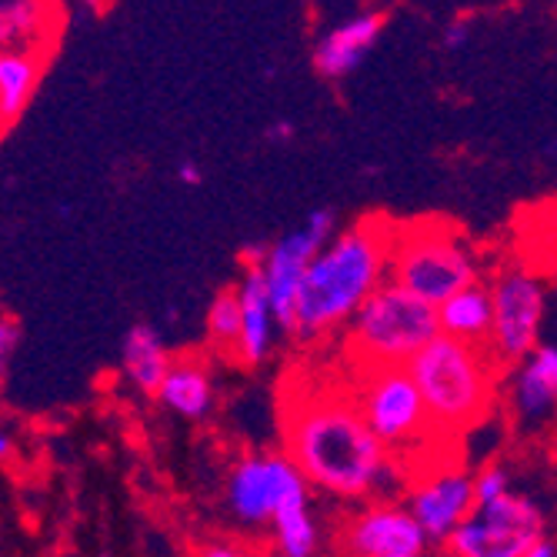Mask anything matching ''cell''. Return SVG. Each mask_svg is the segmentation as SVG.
Returning a JSON list of instances; mask_svg holds the SVG:
<instances>
[{
  "label": "cell",
  "instance_id": "obj_24",
  "mask_svg": "<svg viewBox=\"0 0 557 557\" xmlns=\"http://www.w3.org/2000/svg\"><path fill=\"white\" fill-rule=\"evenodd\" d=\"M17 344H21V324L8 311H0V381H4L11 371Z\"/></svg>",
  "mask_w": 557,
  "mask_h": 557
},
{
  "label": "cell",
  "instance_id": "obj_34",
  "mask_svg": "<svg viewBox=\"0 0 557 557\" xmlns=\"http://www.w3.org/2000/svg\"><path fill=\"white\" fill-rule=\"evenodd\" d=\"M97 557H111V554H97Z\"/></svg>",
  "mask_w": 557,
  "mask_h": 557
},
{
  "label": "cell",
  "instance_id": "obj_19",
  "mask_svg": "<svg viewBox=\"0 0 557 557\" xmlns=\"http://www.w3.org/2000/svg\"><path fill=\"white\" fill-rule=\"evenodd\" d=\"M264 534L271 557H324L327 531L311 508V494L290 500Z\"/></svg>",
  "mask_w": 557,
  "mask_h": 557
},
{
  "label": "cell",
  "instance_id": "obj_21",
  "mask_svg": "<svg viewBox=\"0 0 557 557\" xmlns=\"http://www.w3.org/2000/svg\"><path fill=\"white\" fill-rule=\"evenodd\" d=\"M44 67L47 58L34 50H0V134L11 131L27 111Z\"/></svg>",
  "mask_w": 557,
  "mask_h": 557
},
{
  "label": "cell",
  "instance_id": "obj_5",
  "mask_svg": "<svg viewBox=\"0 0 557 557\" xmlns=\"http://www.w3.org/2000/svg\"><path fill=\"white\" fill-rule=\"evenodd\" d=\"M437 334L434 304L387 281L344 327V354L354 368H408Z\"/></svg>",
  "mask_w": 557,
  "mask_h": 557
},
{
  "label": "cell",
  "instance_id": "obj_35",
  "mask_svg": "<svg viewBox=\"0 0 557 557\" xmlns=\"http://www.w3.org/2000/svg\"><path fill=\"white\" fill-rule=\"evenodd\" d=\"M554 541H557V534H554Z\"/></svg>",
  "mask_w": 557,
  "mask_h": 557
},
{
  "label": "cell",
  "instance_id": "obj_6",
  "mask_svg": "<svg viewBox=\"0 0 557 557\" xmlns=\"http://www.w3.org/2000/svg\"><path fill=\"white\" fill-rule=\"evenodd\" d=\"M337 214L321 208L311 211L297 227H290L287 234H281L271 244H250L244 247V264L258 268L264 290L274 304V314L284 334L294 337V321H297V297H300V284L308 277V268L314 264V258L327 247V240L337 234Z\"/></svg>",
  "mask_w": 557,
  "mask_h": 557
},
{
  "label": "cell",
  "instance_id": "obj_13",
  "mask_svg": "<svg viewBox=\"0 0 557 557\" xmlns=\"http://www.w3.org/2000/svg\"><path fill=\"white\" fill-rule=\"evenodd\" d=\"M500 397L521 428H537L557 414V344L541 341L524 361L508 368L500 381Z\"/></svg>",
  "mask_w": 557,
  "mask_h": 557
},
{
  "label": "cell",
  "instance_id": "obj_18",
  "mask_svg": "<svg viewBox=\"0 0 557 557\" xmlns=\"http://www.w3.org/2000/svg\"><path fill=\"white\" fill-rule=\"evenodd\" d=\"M174 364L164 334L154 324H134L121 344V374L140 394H158L161 381Z\"/></svg>",
  "mask_w": 557,
  "mask_h": 557
},
{
  "label": "cell",
  "instance_id": "obj_31",
  "mask_svg": "<svg viewBox=\"0 0 557 557\" xmlns=\"http://www.w3.org/2000/svg\"><path fill=\"white\" fill-rule=\"evenodd\" d=\"M524 557H557V541L547 534V537H541V541H537Z\"/></svg>",
  "mask_w": 557,
  "mask_h": 557
},
{
  "label": "cell",
  "instance_id": "obj_22",
  "mask_svg": "<svg viewBox=\"0 0 557 557\" xmlns=\"http://www.w3.org/2000/svg\"><path fill=\"white\" fill-rule=\"evenodd\" d=\"M205 327H208V344L218 354H227V358H234L237 334H240V304H237V290L234 287H224V290L214 294V300L208 304Z\"/></svg>",
  "mask_w": 557,
  "mask_h": 557
},
{
  "label": "cell",
  "instance_id": "obj_23",
  "mask_svg": "<svg viewBox=\"0 0 557 557\" xmlns=\"http://www.w3.org/2000/svg\"><path fill=\"white\" fill-rule=\"evenodd\" d=\"M518 487L515 471L508 461H484L474 468V504H487L497 500L504 494H511Z\"/></svg>",
  "mask_w": 557,
  "mask_h": 557
},
{
  "label": "cell",
  "instance_id": "obj_16",
  "mask_svg": "<svg viewBox=\"0 0 557 557\" xmlns=\"http://www.w3.org/2000/svg\"><path fill=\"white\" fill-rule=\"evenodd\" d=\"M61 27L58 0H0V50H34L50 58Z\"/></svg>",
  "mask_w": 557,
  "mask_h": 557
},
{
  "label": "cell",
  "instance_id": "obj_1",
  "mask_svg": "<svg viewBox=\"0 0 557 557\" xmlns=\"http://www.w3.org/2000/svg\"><path fill=\"white\" fill-rule=\"evenodd\" d=\"M281 421L284 454L311 487L354 504L404 497L411 468H404L400 458L374 437L354 394H294Z\"/></svg>",
  "mask_w": 557,
  "mask_h": 557
},
{
  "label": "cell",
  "instance_id": "obj_26",
  "mask_svg": "<svg viewBox=\"0 0 557 557\" xmlns=\"http://www.w3.org/2000/svg\"><path fill=\"white\" fill-rule=\"evenodd\" d=\"M471 37H474V27H471V21L468 17H458V21H450L447 27H444V47L447 50H465L468 44H471Z\"/></svg>",
  "mask_w": 557,
  "mask_h": 557
},
{
  "label": "cell",
  "instance_id": "obj_2",
  "mask_svg": "<svg viewBox=\"0 0 557 557\" xmlns=\"http://www.w3.org/2000/svg\"><path fill=\"white\" fill-rule=\"evenodd\" d=\"M397 221L368 214L337 231L308 268L297 297V341H324L344 331L368 297L391 281V247Z\"/></svg>",
  "mask_w": 557,
  "mask_h": 557
},
{
  "label": "cell",
  "instance_id": "obj_17",
  "mask_svg": "<svg viewBox=\"0 0 557 557\" xmlns=\"http://www.w3.org/2000/svg\"><path fill=\"white\" fill-rule=\"evenodd\" d=\"M154 397L161 408H168L171 414L184 421H205L214 411V400H218L214 374L197 358H174Z\"/></svg>",
  "mask_w": 557,
  "mask_h": 557
},
{
  "label": "cell",
  "instance_id": "obj_7",
  "mask_svg": "<svg viewBox=\"0 0 557 557\" xmlns=\"http://www.w3.org/2000/svg\"><path fill=\"white\" fill-rule=\"evenodd\" d=\"M487 287L494 304L487 354L497 361L500 371H508L541 344V331L547 318V281L541 277L537 264L511 261L500 264L487 277Z\"/></svg>",
  "mask_w": 557,
  "mask_h": 557
},
{
  "label": "cell",
  "instance_id": "obj_33",
  "mask_svg": "<svg viewBox=\"0 0 557 557\" xmlns=\"http://www.w3.org/2000/svg\"><path fill=\"white\" fill-rule=\"evenodd\" d=\"M437 557H454V554H447V550H441V554H437Z\"/></svg>",
  "mask_w": 557,
  "mask_h": 557
},
{
  "label": "cell",
  "instance_id": "obj_20",
  "mask_svg": "<svg viewBox=\"0 0 557 557\" xmlns=\"http://www.w3.org/2000/svg\"><path fill=\"white\" fill-rule=\"evenodd\" d=\"M491 324H494V304H491L487 281H478V284L458 290L450 300H444L441 308H437V327H441V334L461 341V344L487 347Z\"/></svg>",
  "mask_w": 557,
  "mask_h": 557
},
{
  "label": "cell",
  "instance_id": "obj_10",
  "mask_svg": "<svg viewBox=\"0 0 557 557\" xmlns=\"http://www.w3.org/2000/svg\"><path fill=\"white\" fill-rule=\"evenodd\" d=\"M311 494V484L284 450H255L237 458L224 478V508L244 531H264L290 500Z\"/></svg>",
  "mask_w": 557,
  "mask_h": 557
},
{
  "label": "cell",
  "instance_id": "obj_8",
  "mask_svg": "<svg viewBox=\"0 0 557 557\" xmlns=\"http://www.w3.org/2000/svg\"><path fill=\"white\" fill-rule=\"evenodd\" d=\"M350 394L364 424L394 458H404L434 434L424 397L408 368H358Z\"/></svg>",
  "mask_w": 557,
  "mask_h": 557
},
{
  "label": "cell",
  "instance_id": "obj_25",
  "mask_svg": "<svg viewBox=\"0 0 557 557\" xmlns=\"http://www.w3.org/2000/svg\"><path fill=\"white\" fill-rule=\"evenodd\" d=\"M537 221H541V237L550 244L547 258L550 264H557V197H550L544 208H537Z\"/></svg>",
  "mask_w": 557,
  "mask_h": 557
},
{
  "label": "cell",
  "instance_id": "obj_28",
  "mask_svg": "<svg viewBox=\"0 0 557 557\" xmlns=\"http://www.w3.org/2000/svg\"><path fill=\"white\" fill-rule=\"evenodd\" d=\"M177 181L187 187H200L205 184V171H200L197 161H184V164H177Z\"/></svg>",
  "mask_w": 557,
  "mask_h": 557
},
{
  "label": "cell",
  "instance_id": "obj_29",
  "mask_svg": "<svg viewBox=\"0 0 557 557\" xmlns=\"http://www.w3.org/2000/svg\"><path fill=\"white\" fill-rule=\"evenodd\" d=\"M294 134H297L294 121H274V124L264 131V137H268L271 144H287V140H294Z\"/></svg>",
  "mask_w": 557,
  "mask_h": 557
},
{
  "label": "cell",
  "instance_id": "obj_32",
  "mask_svg": "<svg viewBox=\"0 0 557 557\" xmlns=\"http://www.w3.org/2000/svg\"><path fill=\"white\" fill-rule=\"evenodd\" d=\"M404 557H431V554H404Z\"/></svg>",
  "mask_w": 557,
  "mask_h": 557
},
{
  "label": "cell",
  "instance_id": "obj_3",
  "mask_svg": "<svg viewBox=\"0 0 557 557\" xmlns=\"http://www.w3.org/2000/svg\"><path fill=\"white\" fill-rule=\"evenodd\" d=\"M434 434L454 437L481 424L500 397L504 371L487 354V347L461 344L437 334L418 358L408 364Z\"/></svg>",
  "mask_w": 557,
  "mask_h": 557
},
{
  "label": "cell",
  "instance_id": "obj_9",
  "mask_svg": "<svg viewBox=\"0 0 557 557\" xmlns=\"http://www.w3.org/2000/svg\"><path fill=\"white\" fill-rule=\"evenodd\" d=\"M541 537H547L544 504L515 487L497 500L474 504L444 550L454 557H524Z\"/></svg>",
  "mask_w": 557,
  "mask_h": 557
},
{
  "label": "cell",
  "instance_id": "obj_4",
  "mask_svg": "<svg viewBox=\"0 0 557 557\" xmlns=\"http://www.w3.org/2000/svg\"><path fill=\"white\" fill-rule=\"evenodd\" d=\"M391 281L441 308L458 290L484 281V264L471 237L450 221H411L397 224Z\"/></svg>",
  "mask_w": 557,
  "mask_h": 557
},
{
  "label": "cell",
  "instance_id": "obj_12",
  "mask_svg": "<svg viewBox=\"0 0 557 557\" xmlns=\"http://www.w3.org/2000/svg\"><path fill=\"white\" fill-rule=\"evenodd\" d=\"M337 557H404L428 554L431 544L400 497L358 504L337 531Z\"/></svg>",
  "mask_w": 557,
  "mask_h": 557
},
{
  "label": "cell",
  "instance_id": "obj_15",
  "mask_svg": "<svg viewBox=\"0 0 557 557\" xmlns=\"http://www.w3.org/2000/svg\"><path fill=\"white\" fill-rule=\"evenodd\" d=\"M384 24H387V17L374 8L337 21L314 44V71L327 81H341V77L354 74L371 54V47L381 40Z\"/></svg>",
  "mask_w": 557,
  "mask_h": 557
},
{
  "label": "cell",
  "instance_id": "obj_14",
  "mask_svg": "<svg viewBox=\"0 0 557 557\" xmlns=\"http://www.w3.org/2000/svg\"><path fill=\"white\" fill-rule=\"evenodd\" d=\"M234 290H237V304H240V334H237V347H234V361H240L244 368H261L271 361V354L277 347V334H284V331L277 324L274 304L264 290L258 268L244 264Z\"/></svg>",
  "mask_w": 557,
  "mask_h": 557
},
{
  "label": "cell",
  "instance_id": "obj_27",
  "mask_svg": "<svg viewBox=\"0 0 557 557\" xmlns=\"http://www.w3.org/2000/svg\"><path fill=\"white\" fill-rule=\"evenodd\" d=\"M197 557H258V554L247 550L237 541H211V544H205L197 550Z\"/></svg>",
  "mask_w": 557,
  "mask_h": 557
},
{
  "label": "cell",
  "instance_id": "obj_30",
  "mask_svg": "<svg viewBox=\"0 0 557 557\" xmlns=\"http://www.w3.org/2000/svg\"><path fill=\"white\" fill-rule=\"evenodd\" d=\"M14 450H17V437H14V431L0 428V468H4V465L14 458Z\"/></svg>",
  "mask_w": 557,
  "mask_h": 557
},
{
  "label": "cell",
  "instance_id": "obj_11",
  "mask_svg": "<svg viewBox=\"0 0 557 557\" xmlns=\"http://www.w3.org/2000/svg\"><path fill=\"white\" fill-rule=\"evenodd\" d=\"M400 500L421 524L428 544L444 550L474 508V468L454 461L414 468Z\"/></svg>",
  "mask_w": 557,
  "mask_h": 557
}]
</instances>
